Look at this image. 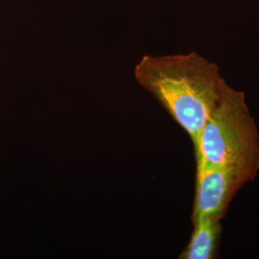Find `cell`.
Returning <instances> with one entry per match:
<instances>
[{"label":"cell","instance_id":"6da1fadb","mask_svg":"<svg viewBox=\"0 0 259 259\" xmlns=\"http://www.w3.org/2000/svg\"><path fill=\"white\" fill-rule=\"evenodd\" d=\"M134 74L139 85L188 134L195 148L225 80L218 65L196 52L145 55Z\"/></svg>","mask_w":259,"mask_h":259},{"label":"cell","instance_id":"277c9868","mask_svg":"<svg viewBox=\"0 0 259 259\" xmlns=\"http://www.w3.org/2000/svg\"><path fill=\"white\" fill-rule=\"evenodd\" d=\"M221 221L216 217H204L193 223L194 231L180 258H216L222 232Z\"/></svg>","mask_w":259,"mask_h":259},{"label":"cell","instance_id":"3957f363","mask_svg":"<svg viewBox=\"0 0 259 259\" xmlns=\"http://www.w3.org/2000/svg\"><path fill=\"white\" fill-rule=\"evenodd\" d=\"M255 176L239 167H216L196 172L192 223L204 217L222 220L233 197Z\"/></svg>","mask_w":259,"mask_h":259},{"label":"cell","instance_id":"7a4b0ae2","mask_svg":"<svg viewBox=\"0 0 259 259\" xmlns=\"http://www.w3.org/2000/svg\"><path fill=\"white\" fill-rule=\"evenodd\" d=\"M197 171L239 167L256 177L259 171V132L245 93L224 80L219 98L209 113L194 148Z\"/></svg>","mask_w":259,"mask_h":259}]
</instances>
